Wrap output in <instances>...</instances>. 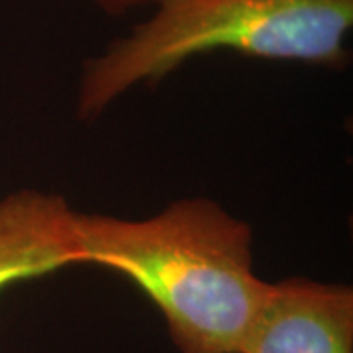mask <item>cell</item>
I'll return each mask as SVG.
<instances>
[{
    "label": "cell",
    "mask_w": 353,
    "mask_h": 353,
    "mask_svg": "<svg viewBox=\"0 0 353 353\" xmlns=\"http://www.w3.org/2000/svg\"><path fill=\"white\" fill-rule=\"evenodd\" d=\"M81 265L128 277L163 312L181 353H241L271 283L253 271L252 228L208 199L143 220L75 214Z\"/></svg>",
    "instance_id": "cell-1"
},
{
    "label": "cell",
    "mask_w": 353,
    "mask_h": 353,
    "mask_svg": "<svg viewBox=\"0 0 353 353\" xmlns=\"http://www.w3.org/2000/svg\"><path fill=\"white\" fill-rule=\"evenodd\" d=\"M153 6L148 20L85 63L81 118L99 116L130 88L210 51L322 67L347 59L353 0H155Z\"/></svg>",
    "instance_id": "cell-2"
},
{
    "label": "cell",
    "mask_w": 353,
    "mask_h": 353,
    "mask_svg": "<svg viewBox=\"0 0 353 353\" xmlns=\"http://www.w3.org/2000/svg\"><path fill=\"white\" fill-rule=\"evenodd\" d=\"M241 353H353V292L310 279L271 283Z\"/></svg>",
    "instance_id": "cell-3"
},
{
    "label": "cell",
    "mask_w": 353,
    "mask_h": 353,
    "mask_svg": "<svg viewBox=\"0 0 353 353\" xmlns=\"http://www.w3.org/2000/svg\"><path fill=\"white\" fill-rule=\"evenodd\" d=\"M75 210L63 196L22 189L0 201V290L81 265Z\"/></svg>",
    "instance_id": "cell-4"
},
{
    "label": "cell",
    "mask_w": 353,
    "mask_h": 353,
    "mask_svg": "<svg viewBox=\"0 0 353 353\" xmlns=\"http://www.w3.org/2000/svg\"><path fill=\"white\" fill-rule=\"evenodd\" d=\"M99 4L102 12L110 16H122V14L132 12L141 6H153L155 0H94Z\"/></svg>",
    "instance_id": "cell-5"
}]
</instances>
